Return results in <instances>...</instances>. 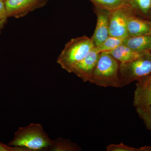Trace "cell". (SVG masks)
<instances>
[{"label":"cell","mask_w":151,"mask_h":151,"mask_svg":"<svg viewBox=\"0 0 151 151\" xmlns=\"http://www.w3.org/2000/svg\"><path fill=\"white\" fill-rule=\"evenodd\" d=\"M41 1V2L42 3V4H45V2L46 1H47V0H40Z\"/></svg>","instance_id":"obj_22"},{"label":"cell","mask_w":151,"mask_h":151,"mask_svg":"<svg viewBox=\"0 0 151 151\" xmlns=\"http://www.w3.org/2000/svg\"><path fill=\"white\" fill-rule=\"evenodd\" d=\"M124 40L125 39L109 36L99 46L94 47L98 53L110 51L123 44Z\"/></svg>","instance_id":"obj_15"},{"label":"cell","mask_w":151,"mask_h":151,"mask_svg":"<svg viewBox=\"0 0 151 151\" xmlns=\"http://www.w3.org/2000/svg\"><path fill=\"white\" fill-rule=\"evenodd\" d=\"M137 81L134 92L133 105L136 108L151 106V82L141 79Z\"/></svg>","instance_id":"obj_9"},{"label":"cell","mask_w":151,"mask_h":151,"mask_svg":"<svg viewBox=\"0 0 151 151\" xmlns=\"http://www.w3.org/2000/svg\"><path fill=\"white\" fill-rule=\"evenodd\" d=\"M95 47L92 38L80 37L70 40L57 60L63 69L71 73L73 68Z\"/></svg>","instance_id":"obj_3"},{"label":"cell","mask_w":151,"mask_h":151,"mask_svg":"<svg viewBox=\"0 0 151 151\" xmlns=\"http://www.w3.org/2000/svg\"><path fill=\"white\" fill-rule=\"evenodd\" d=\"M2 29H1V28H0V34H1V30Z\"/></svg>","instance_id":"obj_24"},{"label":"cell","mask_w":151,"mask_h":151,"mask_svg":"<svg viewBox=\"0 0 151 151\" xmlns=\"http://www.w3.org/2000/svg\"><path fill=\"white\" fill-rule=\"evenodd\" d=\"M100 55L94 47L74 66L71 73L81 78L84 82H90Z\"/></svg>","instance_id":"obj_7"},{"label":"cell","mask_w":151,"mask_h":151,"mask_svg":"<svg viewBox=\"0 0 151 151\" xmlns=\"http://www.w3.org/2000/svg\"><path fill=\"white\" fill-rule=\"evenodd\" d=\"M138 116L142 120L148 130L151 131V106L147 108H137Z\"/></svg>","instance_id":"obj_17"},{"label":"cell","mask_w":151,"mask_h":151,"mask_svg":"<svg viewBox=\"0 0 151 151\" xmlns=\"http://www.w3.org/2000/svg\"><path fill=\"white\" fill-rule=\"evenodd\" d=\"M134 12L131 11L128 14L127 29L130 37L150 35L151 22L139 18L134 15Z\"/></svg>","instance_id":"obj_10"},{"label":"cell","mask_w":151,"mask_h":151,"mask_svg":"<svg viewBox=\"0 0 151 151\" xmlns=\"http://www.w3.org/2000/svg\"><path fill=\"white\" fill-rule=\"evenodd\" d=\"M1 1H4L5 2L6 1V0H1Z\"/></svg>","instance_id":"obj_25"},{"label":"cell","mask_w":151,"mask_h":151,"mask_svg":"<svg viewBox=\"0 0 151 151\" xmlns=\"http://www.w3.org/2000/svg\"><path fill=\"white\" fill-rule=\"evenodd\" d=\"M6 9L8 17L19 18L44 5L40 0H6Z\"/></svg>","instance_id":"obj_6"},{"label":"cell","mask_w":151,"mask_h":151,"mask_svg":"<svg viewBox=\"0 0 151 151\" xmlns=\"http://www.w3.org/2000/svg\"><path fill=\"white\" fill-rule=\"evenodd\" d=\"M89 82L101 87H121L119 61L106 52L100 53Z\"/></svg>","instance_id":"obj_2"},{"label":"cell","mask_w":151,"mask_h":151,"mask_svg":"<svg viewBox=\"0 0 151 151\" xmlns=\"http://www.w3.org/2000/svg\"><path fill=\"white\" fill-rule=\"evenodd\" d=\"M132 10L130 6H127L111 12L109 36L123 39L129 37L127 29V18L128 14Z\"/></svg>","instance_id":"obj_5"},{"label":"cell","mask_w":151,"mask_h":151,"mask_svg":"<svg viewBox=\"0 0 151 151\" xmlns=\"http://www.w3.org/2000/svg\"><path fill=\"white\" fill-rule=\"evenodd\" d=\"M148 150V147H144L140 149H136L130 146L126 145L123 143L119 144H111L106 148L107 151H137Z\"/></svg>","instance_id":"obj_18"},{"label":"cell","mask_w":151,"mask_h":151,"mask_svg":"<svg viewBox=\"0 0 151 151\" xmlns=\"http://www.w3.org/2000/svg\"><path fill=\"white\" fill-rule=\"evenodd\" d=\"M8 17L6 10L5 2L0 0V28L2 29L6 22Z\"/></svg>","instance_id":"obj_19"},{"label":"cell","mask_w":151,"mask_h":151,"mask_svg":"<svg viewBox=\"0 0 151 151\" xmlns=\"http://www.w3.org/2000/svg\"><path fill=\"white\" fill-rule=\"evenodd\" d=\"M54 143V140L49 137L41 124L31 123L19 128L9 145L25 148L30 151H38L49 150Z\"/></svg>","instance_id":"obj_1"},{"label":"cell","mask_w":151,"mask_h":151,"mask_svg":"<svg viewBox=\"0 0 151 151\" xmlns=\"http://www.w3.org/2000/svg\"><path fill=\"white\" fill-rule=\"evenodd\" d=\"M106 52L112 55L120 63L131 62L142 56L145 52H139L134 51L124 44L118 46L111 51Z\"/></svg>","instance_id":"obj_12"},{"label":"cell","mask_w":151,"mask_h":151,"mask_svg":"<svg viewBox=\"0 0 151 151\" xmlns=\"http://www.w3.org/2000/svg\"><path fill=\"white\" fill-rule=\"evenodd\" d=\"M0 151H6L4 149L0 147Z\"/></svg>","instance_id":"obj_23"},{"label":"cell","mask_w":151,"mask_h":151,"mask_svg":"<svg viewBox=\"0 0 151 151\" xmlns=\"http://www.w3.org/2000/svg\"><path fill=\"white\" fill-rule=\"evenodd\" d=\"M95 7L112 12L124 7L130 6L129 0H89Z\"/></svg>","instance_id":"obj_13"},{"label":"cell","mask_w":151,"mask_h":151,"mask_svg":"<svg viewBox=\"0 0 151 151\" xmlns=\"http://www.w3.org/2000/svg\"><path fill=\"white\" fill-rule=\"evenodd\" d=\"M141 80L142 81H147V82H151V74L150 75L148 76H146V77H144V78H141Z\"/></svg>","instance_id":"obj_21"},{"label":"cell","mask_w":151,"mask_h":151,"mask_svg":"<svg viewBox=\"0 0 151 151\" xmlns=\"http://www.w3.org/2000/svg\"><path fill=\"white\" fill-rule=\"evenodd\" d=\"M49 150L53 151H78L81 148L69 140L58 138L54 140L53 145Z\"/></svg>","instance_id":"obj_14"},{"label":"cell","mask_w":151,"mask_h":151,"mask_svg":"<svg viewBox=\"0 0 151 151\" xmlns=\"http://www.w3.org/2000/svg\"><path fill=\"white\" fill-rule=\"evenodd\" d=\"M97 17V24L92 38L94 47L99 46L109 36V19L111 12L95 7Z\"/></svg>","instance_id":"obj_8"},{"label":"cell","mask_w":151,"mask_h":151,"mask_svg":"<svg viewBox=\"0 0 151 151\" xmlns=\"http://www.w3.org/2000/svg\"><path fill=\"white\" fill-rule=\"evenodd\" d=\"M123 44L137 52L150 51L151 50V35L129 37L125 39Z\"/></svg>","instance_id":"obj_11"},{"label":"cell","mask_w":151,"mask_h":151,"mask_svg":"<svg viewBox=\"0 0 151 151\" xmlns=\"http://www.w3.org/2000/svg\"><path fill=\"white\" fill-rule=\"evenodd\" d=\"M151 74V53L148 51L131 62L120 63L121 87L128 86Z\"/></svg>","instance_id":"obj_4"},{"label":"cell","mask_w":151,"mask_h":151,"mask_svg":"<svg viewBox=\"0 0 151 151\" xmlns=\"http://www.w3.org/2000/svg\"><path fill=\"white\" fill-rule=\"evenodd\" d=\"M130 6L134 12L142 14L148 13L151 9V0H129Z\"/></svg>","instance_id":"obj_16"},{"label":"cell","mask_w":151,"mask_h":151,"mask_svg":"<svg viewBox=\"0 0 151 151\" xmlns=\"http://www.w3.org/2000/svg\"><path fill=\"white\" fill-rule=\"evenodd\" d=\"M0 147L4 149L6 151H29V150L24 147H11L6 145L0 142Z\"/></svg>","instance_id":"obj_20"}]
</instances>
